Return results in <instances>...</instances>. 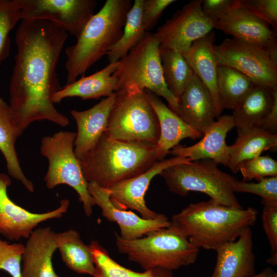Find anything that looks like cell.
I'll return each instance as SVG.
<instances>
[{"instance_id": "1", "label": "cell", "mask_w": 277, "mask_h": 277, "mask_svg": "<svg viewBox=\"0 0 277 277\" xmlns=\"http://www.w3.org/2000/svg\"><path fill=\"white\" fill-rule=\"evenodd\" d=\"M68 35L58 25L44 20L21 21L16 29L9 105L23 131L37 121H49L62 127L69 125V118L52 101L62 88L56 68Z\"/></svg>"}, {"instance_id": "2", "label": "cell", "mask_w": 277, "mask_h": 277, "mask_svg": "<svg viewBox=\"0 0 277 277\" xmlns=\"http://www.w3.org/2000/svg\"><path fill=\"white\" fill-rule=\"evenodd\" d=\"M258 213L251 207L235 208L210 199L191 203L174 214L169 227L179 232L199 249L215 251L254 225Z\"/></svg>"}, {"instance_id": "3", "label": "cell", "mask_w": 277, "mask_h": 277, "mask_svg": "<svg viewBox=\"0 0 277 277\" xmlns=\"http://www.w3.org/2000/svg\"><path fill=\"white\" fill-rule=\"evenodd\" d=\"M157 161L156 144L116 140L103 133L80 162L88 183L109 188L143 173Z\"/></svg>"}, {"instance_id": "4", "label": "cell", "mask_w": 277, "mask_h": 277, "mask_svg": "<svg viewBox=\"0 0 277 277\" xmlns=\"http://www.w3.org/2000/svg\"><path fill=\"white\" fill-rule=\"evenodd\" d=\"M131 6L130 0H107L89 20L75 44L65 49L67 84L84 76L120 39Z\"/></svg>"}, {"instance_id": "5", "label": "cell", "mask_w": 277, "mask_h": 277, "mask_svg": "<svg viewBox=\"0 0 277 277\" xmlns=\"http://www.w3.org/2000/svg\"><path fill=\"white\" fill-rule=\"evenodd\" d=\"M119 253L144 270L160 268L171 271L195 263L200 249L170 227L150 231L143 236L126 240L115 234Z\"/></svg>"}, {"instance_id": "6", "label": "cell", "mask_w": 277, "mask_h": 277, "mask_svg": "<svg viewBox=\"0 0 277 277\" xmlns=\"http://www.w3.org/2000/svg\"><path fill=\"white\" fill-rule=\"evenodd\" d=\"M113 75L117 81L115 91L148 90L164 97L169 108L177 115L178 98L167 86L160 55V43L154 33L146 32L142 39L120 59Z\"/></svg>"}, {"instance_id": "7", "label": "cell", "mask_w": 277, "mask_h": 277, "mask_svg": "<svg viewBox=\"0 0 277 277\" xmlns=\"http://www.w3.org/2000/svg\"><path fill=\"white\" fill-rule=\"evenodd\" d=\"M218 165L212 160H199L174 165L159 175L169 191L179 196H186L190 191L199 192L223 205L242 208L233 190L238 180L221 171Z\"/></svg>"}, {"instance_id": "8", "label": "cell", "mask_w": 277, "mask_h": 277, "mask_svg": "<svg viewBox=\"0 0 277 277\" xmlns=\"http://www.w3.org/2000/svg\"><path fill=\"white\" fill-rule=\"evenodd\" d=\"M115 93L104 134L119 141L156 144L160 134L159 123L145 90Z\"/></svg>"}, {"instance_id": "9", "label": "cell", "mask_w": 277, "mask_h": 277, "mask_svg": "<svg viewBox=\"0 0 277 277\" xmlns=\"http://www.w3.org/2000/svg\"><path fill=\"white\" fill-rule=\"evenodd\" d=\"M75 137V132L60 131L42 138L40 152L49 163L44 180L49 189L62 184L74 189L83 204L85 214L89 217L95 204L89 192L88 183L83 175L80 160L74 152Z\"/></svg>"}, {"instance_id": "10", "label": "cell", "mask_w": 277, "mask_h": 277, "mask_svg": "<svg viewBox=\"0 0 277 277\" xmlns=\"http://www.w3.org/2000/svg\"><path fill=\"white\" fill-rule=\"evenodd\" d=\"M213 50L217 66L231 67L257 85L277 88V55L233 38L214 45Z\"/></svg>"}, {"instance_id": "11", "label": "cell", "mask_w": 277, "mask_h": 277, "mask_svg": "<svg viewBox=\"0 0 277 277\" xmlns=\"http://www.w3.org/2000/svg\"><path fill=\"white\" fill-rule=\"evenodd\" d=\"M22 21L52 22L77 38L94 15L95 0H21Z\"/></svg>"}, {"instance_id": "12", "label": "cell", "mask_w": 277, "mask_h": 277, "mask_svg": "<svg viewBox=\"0 0 277 277\" xmlns=\"http://www.w3.org/2000/svg\"><path fill=\"white\" fill-rule=\"evenodd\" d=\"M201 5L202 0L191 1L157 28L154 34L160 48L183 53L193 42L212 31L214 23L204 14Z\"/></svg>"}, {"instance_id": "13", "label": "cell", "mask_w": 277, "mask_h": 277, "mask_svg": "<svg viewBox=\"0 0 277 277\" xmlns=\"http://www.w3.org/2000/svg\"><path fill=\"white\" fill-rule=\"evenodd\" d=\"M11 184L10 177L0 173V234L10 241L28 239L35 227L47 220L58 219L66 213L70 202L61 201L56 209L44 213H34L18 206L9 197L8 188Z\"/></svg>"}, {"instance_id": "14", "label": "cell", "mask_w": 277, "mask_h": 277, "mask_svg": "<svg viewBox=\"0 0 277 277\" xmlns=\"http://www.w3.org/2000/svg\"><path fill=\"white\" fill-rule=\"evenodd\" d=\"M214 25L235 39L277 55L276 34L268 24L243 8L239 0Z\"/></svg>"}, {"instance_id": "15", "label": "cell", "mask_w": 277, "mask_h": 277, "mask_svg": "<svg viewBox=\"0 0 277 277\" xmlns=\"http://www.w3.org/2000/svg\"><path fill=\"white\" fill-rule=\"evenodd\" d=\"M190 161L188 159L178 156L156 161L143 173L121 181L109 188L111 203L115 207L120 209L126 210L129 208L134 210L143 219L151 220L157 218L160 213L150 209L146 205L144 199L151 180L169 167Z\"/></svg>"}, {"instance_id": "16", "label": "cell", "mask_w": 277, "mask_h": 277, "mask_svg": "<svg viewBox=\"0 0 277 277\" xmlns=\"http://www.w3.org/2000/svg\"><path fill=\"white\" fill-rule=\"evenodd\" d=\"M88 189L95 205L101 209L102 215L108 221L118 224L120 229L119 235L124 240L140 238L150 231L169 226L170 220L165 214H160L156 219L147 220L131 211L115 207L110 199L111 192L109 188L88 183Z\"/></svg>"}, {"instance_id": "17", "label": "cell", "mask_w": 277, "mask_h": 277, "mask_svg": "<svg viewBox=\"0 0 277 277\" xmlns=\"http://www.w3.org/2000/svg\"><path fill=\"white\" fill-rule=\"evenodd\" d=\"M234 127L232 115L220 116L206 129L200 141L187 147L178 145L170 150V153L191 161L210 159L227 167L229 145L226 144V138L228 132Z\"/></svg>"}, {"instance_id": "18", "label": "cell", "mask_w": 277, "mask_h": 277, "mask_svg": "<svg viewBox=\"0 0 277 277\" xmlns=\"http://www.w3.org/2000/svg\"><path fill=\"white\" fill-rule=\"evenodd\" d=\"M215 251L216 262L211 277H251L256 273L251 228Z\"/></svg>"}, {"instance_id": "19", "label": "cell", "mask_w": 277, "mask_h": 277, "mask_svg": "<svg viewBox=\"0 0 277 277\" xmlns=\"http://www.w3.org/2000/svg\"><path fill=\"white\" fill-rule=\"evenodd\" d=\"M58 246L57 233L50 227L34 229L25 245L21 277H60L52 264Z\"/></svg>"}, {"instance_id": "20", "label": "cell", "mask_w": 277, "mask_h": 277, "mask_svg": "<svg viewBox=\"0 0 277 277\" xmlns=\"http://www.w3.org/2000/svg\"><path fill=\"white\" fill-rule=\"evenodd\" d=\"M115 97L114 92L88 109L70 111L77 128L74 152L79 160L95 146L105 132Z\"/></svg>"}, {"instance_id": "21", "label": "cell", "mask_w": 277, "mask_h": 277, "mask_svg": "<svg viewBox=\"0 0 277 277\" xmlns=\"http://www.w3.org/2000/svg\"><path fill=\"white\" fill-rule=\"evenodd\" d=\"M177 115L202 135L217 117L211 94L195 74L178 97Z\"/></svg>"}, {"instance_id": "22", "label": "cell", "mask_w": 277, "mask_h": 277, "mask_svg": "<svg viewBox=\"0 0 277 277\" xmlns=\"http://www.w3.org/2000/svg\"><path fill=\"white\" fill-rule=\"evenodd\" d=\"M145 91L159 123L160 134L156 144L159 161L164 160L181 140L202 137V135L183 121L158 96L148 90Z\"/></svg>"}, {"instance_id": "23", "label": "cell", "mask_w": 277, "mask_h": 277, "mask_svg": "<svg viewBox=\"0 0 277 277\" xmlns=\"http://www.w3.org/2000/svg\"><path fill=\"white\" fill-rule=\"evenodd\" d=\"M215 33L211 31L191 45L183 54L194 74L202 81L211 94L217 117L223 112L217 90V68L213 50Z\"/></svg>"}, {"instance_id": "24", "label": "cell", "mask_w": 277, "mask_h": 277, "mask_svg": "<svg viewBox=\"0 0 277 277\" xmlns=\"http://www.w3.org/2000/svg\"><path fill=\"white\" fill-rule=\"evenodd\" d=\"M118 65V62L110 63L90 75L83 76L71 84H66L53 96V103H59L65 98L72 97L86 100L109 96L115 92L116 89L117 81L113 73L117 69Z\"/></svg>"}, {"instance_id": "25", "label": "cell", "mask_w": 277, "mask_h": 277, "mask_svg": "<svg viewBox=\"0 0 277 277\" xmlns=\"http://www.w3.org/2000/svg\"><path fill=\"white\" fill-rule=\"evenodd\" d=\"M276 94L277 88L256 85L232 110L231 115L238 133L259 127Z\"/></svg>"}, {"instance_id": "26", "label": "cell", "mask_w": 277, "mask_h": 277, "mask_svg": "<svg viewBox=\"0 0 277 277\" xmlns=\"http://www.w3.org/2000/svg\"><path fill=\"white\" fill-rule=\"evenodd\" d=\"M23 131L16 124L9 105L0 96V151L5 159L9 175L33 192V184L23 173L15 149L16 141Z\"/></svg>"}, {"instance_id": "27", "label": "cell", "mask_w": 277, "mask_h": 277, "mask_svg": "<svg viewBox=\"0 0 277 277\" xmlns=\"http://www.w3.org/2000/svg\"><path fill=\"white\" fill-rule=\"evenodd\" d=\"M277 149V134L259 127L238 133L234 143L228 146L227 167L232 172L239 171L244 162L261 155L262 152Z\"/></svg>"}, {"instance_id": "28", "label": "cell", "mask_w": 277, "mask_h": 277, "mask_svg": "<svg viewBox=\"0 0 277 277\" xmlns=\"http://www.w3.org/2000/svg\"><path fill=\"white\" fill-rule=\"evenodd\" d=\"M57 233V249L66 266L78 274L94 276L96 269L89 245L82 240L79 232L69 229Z\"/></svg>"}, {"instance_id": "29", "label": "cell", "mask_w": 277, "mask_h": 277, "mask_svg": "<svg viewBox=\"0 0 277 277\" xmlns=\"http://www.w3.org/2000/svg\"><path fill=\"white\" fill-rule=\"evenodd\" d=\"M216 83L222 110H233L257 85L242 73L225 66H217Z\"/></svg>"}, {"instance_id": "30", "label": "cell", "mask_w": 277, "mask_h": 277, "mask_svg": "<svg viewBox=\"0 0 277 277\" xmlns=\"http://www.w3.org/2000/svg\"><path fill=\"white\" fill-rule=\"evenodd\" d=\"M89 245L96 269L93 277H174L173 271L160 268L135 271L117 263L98 241Z\"/></svg>"}, {"instance_id": "31", "label": "cell", "mask_w": 277, "mask_h": 277, "mask_svg": "<svg viewBox=\"0 0 277 277\" xmlns=\"http://www.w3.org/2000/svg\"><path fill=\"white\" fill-rule=\"evenodd\" d=\"M144 0H135L128 11L120 39L107 53L110 63L118 62L124 57L144 37L145 31L142 21Z\"/></svg>"}, {"instance_id": "32", "label": "cell", "mask_w": 277, "mask_h": 277, "mask_svg": "<svg viewBox=\"0 0 277 277\" xmlns=\"http://www.w3.org/2000/svg\"><path fill=\"white\" fill-rule=\"evenodd\" d=\"M160 55L165 83L178 98L194 74L183 54L177 51L160 48Z\"/></svg>"}, {"instance_id": "33", "label": "cell", "mask_w": 277, "mask_h": 277, "mask_svg": "<svg viewBox=\"0 0 277 277\" xmlns=\"http://www.w3.org/2000/svg\"><path fill=\"white\" fill-rule=\"evenodd\" d=\"M21 21V0H0V66L10 53L9 34Z\"/></svg>"}, {"instance_id": "34", "label": "cell", "mask_w": 277, "mask_h": 277, "mask_svg": "<svg viewBox=\"0 0 277 277\" xmlns=\"http://www.w3.org/2000/svg\"><path fill=\"white\" fill-rule=\"evenodd\" d=\"M239 171L243 181L252 179L259 181L265 177L277 176V162L269 156L260 155L243 162Z\"/></svg>"}, {"instance_id": "35", "label": "cell", "mask_w": 277, "mask_h": 277, "mask_svg": "<svg viewBox=\"0 0 277 277\" xmlns=\"http://www.w3.org/2000/svg\"><path fill=\"white\" fill-rule=\"evenodd\" d=\"M25 245L21 243L9 244L0 238V270L12 277H21V262Z\"/></svg>"}, {"instance_id": "36", "label": "cell", "mask_w": 277, "mask_h": 277, "mask_svg": "<svg viewBox=\"0 0 277 277\" xmlns=\"http://www.w3.org/2000/svg\"><path fill=\"white\" fill-rule=\"evenodd\" d=\"M234 192H245L261 196V201L277 202V176L262 179L258 183L237 180L233 185Z\"/></svg>"}, {"instance_id": "37", "label": "cell", "mask_w": 277, "mask_h": 277, "mask_svg": "<svg viewBox=\"0 0 277 277\" xmlns=\"http://www.w3.org/2000/svg\"><path fill=\"white\" fill-rule=\"evenodd\" d=\"M240 5L248 12L266 22L276 34V0H239Z\"/></svg>"}, {"instance_id": "38", "label": "cell", "mask_w": 277, "mask_h": 277, "mask_svg": "<svg viewBox=\"0 0 277 277\" xmlns=\"http://www.w3.org/2000/svg\"><path fill=\"white\" fill-rule=\"evenodd\" d=\"M262 221L271 253L277 252V202L261 201Z\"/></svg>"}, {"instance_id": "39", "label": "cell", "mask_w": 277, "mask_h": 277, "mask_svg": "<svg viewBox=\"0 0 277 277\" xmlns=\"http://www.w3.org/2000/svg\"><path fill=\"white\" fill-rule=\"evenodd\" d=\"M175 0H144L142 21L146 32L151 30L157 23L162 13Z\"/></svg>"}, {"instance_id": "40", "label": "cell", "mask_w": 277, "mask_h": 277, "mask_svg": "<svg viewBox=\"0 0 277 277\" xmlns=\"http://www.w3.org/2000/svg\"><path fill=\"white\" fill-rule=\"evenodd\" d=\"M236 0H202V9L204 14L213 23L229 10Z\"/></svg>"}, {"instance_id": "41", "label": "cell", "mask_w": 277, "mask_h": 277, "mask_svg": "<svg viewBox=\"0 0 277 277\" xmlns=\"http://www.w3.org/2000/svg\"><path fill=\"white\" fill-rule=\"evenodd\" d=\"M259 128L272 134H277V94L274 97L270 110L264 117Z\"/></svg>"}, {"instance_id": "42", "label": "cell", "mask_w": 277, "mask_h": 277, "mask_svg": "<svg viewBox=\"0 0 277 277\" xmlns=\"http://www.w3.org/2000/svg\"><path fill=\"white\" fill-rule=\"evenodd\" d=\"M273 272L274 271L271 267H267L262 270L259 273H256L251 277H269Z\"/></svg>"}, {"instance_id": "43", "label": "cell", "mask_w": 277, "mask_h": 277, "mask_svg": "<svg viewBox=\"0 0 277 277\" xmlns=\"http://www.w3.org/2000/svg\"><path fill=\"white\" fill-rule=\"evenodd\" d=\"M271 256L267 260V263L272 266L277 264V252L271 253Z\"/></svg>"}, {"instance_id": "44", "label": "cell", "mask_w": 277, "mask_h": 277, "mask_svg": "<svg viewBox=\"0 0 277 277\" xmlns=\"http://www.w3.org/2000/svg\"><path fill=\"white\" fill-rule=\"evenodd\" d=\"M269 277H277V273L275 272H273Z\"/></svg>"}]
</instances>
